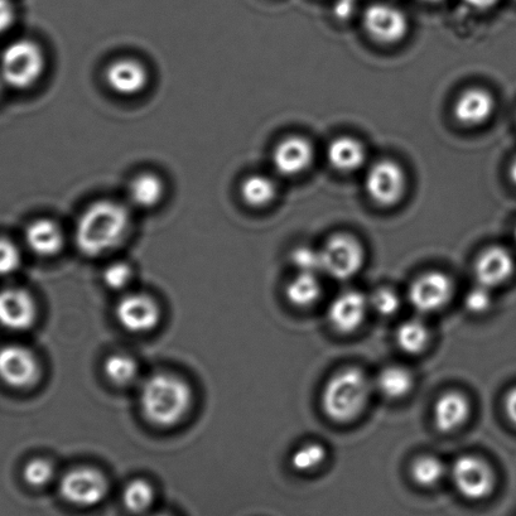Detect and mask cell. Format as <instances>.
Segmentation results:
<instances>
[{
  "label": "cell",
  "mask_w": 516,
  "mask_h": 516,
  "mask_svg": "<svg viewBox=\"0 0 516 516\" xmlns=\"http://www.w3.org/2000/svg\"><path fill=\"white\" fill-rule=\"evenodd\" d=\"M132 219L120 202L99 200L86 207L75 226V245L85 257L96 258L113 252L129 234Z\"/></svg>",
  "instance_id": "1"
},
{
  "label": "cell",
  "mask_w": 516,
  "mask_h": 516,
  "mask_svg": "<svg viewBox=\"0 0 516 516\" xmlns=\"http://www.w3.org/2000/svg\"><path fill=\"white\" fill-rule=\"evenodd\" d=\"M192 392L185 380L176 375L158 373L143 383L139 404L143 416L157 427H173L190 411Z\"/></svg>",
  "instance_id": "2"
},
{
  "label": "cell",
  "mask_w": 516,
  "mask_h": 516,
  "mask_svg": "<svg viewBox=\"0 0 516 516\" xmlns=\"http://www.w3.org/2000/svg\"><path fill=\"white\" fill-rule=\"evenodd\" d=\"M373 392L368 375L359 368H346L332 375L322 390V411L336 423H349L365 411Z\"/></svg>",
  "instance_id": "3"
},
{
  "label": "cell",
  "mask_w": 516,
  "mask_h": 516,
  "mask_svg": "<svg viewBox=\"0 0 516 516\" xmlns=\"http://www.w3.org/2000/svg\"><path fill=\"white\" fill-rule=\"evenodd\" d=\"M45 71V52L37 42L27 38L9 43L0 55V77L9 88L31 89Z\"/></svg>",
  "instance_id": "4"
},
{
  "label": "cell",
  "mask_w": 516,
  "mask_h": 516,
  "mask_svg": "<svg viewBox=\"0 0 516 516\" xmlns=\"http://www.w3.org/2000/svg\"><path fill=\"white\" fill-rule=\"evenodd\" d=\"M322 273L349 281L360 272L365 263V250L360 241L349 234L332 235L321 249Z\"/></svg>",
  "instance_id": "5"
},
{
  "label": "cell",
  "mask_w": 516,
  "mask_h": 516,
  "mask_svg": "<svg viewBox=\"0 0 516 516\" xmlns=\"http://www.w3.org/2000/svg\"><path fill=\"white\" fill-rule=\"evenodd\" d=\"M450 475L462 498L481 501L494 493L496 476L484 458L475 455L457 457L451 466Z\"/></svg>",
  "instance_id": "6"
},
{
  "label": "cell",
  "mask_w": 516,
  "mask_h": 516,
  "mask_svg": "<svg viewBox=\"0 0 516 516\" xmlns=\"http://www.w3.org/2000/svg\"><path fill=\"white\" fill-rule=\"evenodd\" d=\"M60 494L66 503L77 508H94L108 494V481L98 470L79 467L62 477Z\"/></svg>",
  "instance_id": "7"
},
{
  "label": "cell",
  "mask_w": 516,
  "mask_h": 516,
  "mask_svg": "<svg viewBox=\"0 0 516 516\" xmlns=\"http://www.w3.org/2000/svg\"><path fill=\"white\" fill-rule=\"evenodd\" d=\"M365 190L376 205H397L407 190V176L402 166L390 159H383L369 168L365 177Z\"/></svg>",
  "instance_id": "8"
},
{
  "label": "cell",
  "mask_w": 516,
  "mask_h": 516,
  "mask_svg": "<svg viewBox=\"0 0 516 516\" xmlns=\"http://www.w3.org/2000/svg\"><path fill=\"white\" fill-rule=\"evenodd\" d=\"M453 296V282L446 273L427 272L408 288V302L421 315H432L448 305Z\"/></svg>",
  "instance_id": "9"
},
{
  "label": "cell",
  "mask_w": 516,
  "mask_h": 516,
  "mask_svg": "<svg viewBox=\"0 0 516 516\" xmlns=\"http://www.w3.org/2000/svg\"><path fill=\"white\" fill-rule=\"evenodd\" d=\"M40 374V363L27 347L8 345L0 349V379L9 387H33L40 379Z\"/></svg>",
  "instance_id": "10"
},
{
  "label": "cell",
  "mask_w": 516,
  "mask_h": 516,
  "mask_svg": "<svg viewBox=\"0 0 516 516\" xmlns=\"http://www.w3.org/2000/svg\"><path fill=\"white\" fill-rule=\"evenodd\" d=\"M366 33L383 45H394L404 40L409 31L407 16L389 4H374L364 14Z\"/></svg>",
  "instance_id": "11"
},
{
  "label": "cell",
  "mask_w": 516,
  "mask_h": 516,
  "mask_svg": "<svg viewBox=\"0 0 516 516\" xmlns=\"http://www.w3.org/2000/svg\"><path fill=\"white\" fill-rule=\"evenodd\" d=\"M115 316L123 329L132 334H147L158 326L161 311L152 297L143 293H132L119 301Z\"/></svg>",
  "instance_id": "12"
},
{
  "label": "cell",
  "mask_w": 516,
  "mask_h": 516,
  "mask_svg": "<svg viewBox=\"0 0 516 516\" xmlns=\"http://www.w3.org/2000/svg\"><path fill=\"white\" fill-rule=\"evenodd\" d=\"M369 308V298L351 289L332 300L327 308V320L336 332L342 335L354 334L363 325Z\"/></svg>",
  "instance_id": "13"
},
{
  "label": "cell",
  "mask_w": 516,
  "mask_h": 516,
  "mask_svg": "<svg viewBox=\"0 0 516 516\" xmlns=\"http://www.w3.org/2000/svg\"><path fill=\"white\" fill-rule=\"evenodd\" d=\"M513 255L501 247H490L481 252L474 264L476 284L493 291L503 286L515 272Z\"/></svg>",
  "instance_id": "14"
},
{
  "label": "cell",
  "mask_w": 516,
  "mask_h": 516,
  "mask_svg": "<svg viewBox=\"0 0 516 516\" xmlns=\"http://www.w3.org/2000/svg\"><path fill=\"white\" fill-rule=\"evenodd\" d=\"M37 317V307L30 293L19 288L0 291V326L11 331H26Z\"/></svg>",
  "instance_id": "15"
},
{
  "label": "cell",
  "mask_w": 516,
  "mask_h": 516,
  "mask_svg": "<svg viewBox=\"0 0 516 516\" xmlns=\"http://www.w3.org/2000/svg\"><path fill=\"white\" fill-rule=\"evenodd\" d=\"M104 77L108 88L125 98L142 94L149 84L147 67L134 59L115 60L106 67Z\"/></svg>",
  "instance_id": "16"
},
{
  "label": "cell",
  "mask_w": 516,
  "mask_h": 516,
  "mask_svg": "<svg viewBox=\"0 0 516 516\" xmlns=\"http://www.w3.org/2000/svg\"><path fill=\"white\" fill-rule=\"evenodd\" d=\"M315 159V148L302 137H288L279 142L272 154L273 166L279 175L294 177L305 173Z\"/></svg>",
  "instance_id": "17"
},
{
  "label": "cell",
  "mask_w": 516,
  "mask_h": 516,
  "mask_svg": "<svg viewBox=\"0 0 516 516\" xmlns=\"http://www.w3.org/2000/svg\"><path fill=\"white\" fill-rule=\"evenodd\" d=\"M495 99L489 91L481 88L467 89L458 96L453 115L458 123L467 127H477L493 117L495 112Z\"/></svg>",
  "instance_id": "18"
},
{
  "label": "cell",
  "mask_w": 516,
  "mask_h": 516,
  "mask_svg": "<svg viewBox=\"0 0 516 516\" xmlns=\"http://www.w3.org/2000/svg\"><path fill=\"white\" fill-rule=\"evenodd\" d=\"M471 404L460 392H446L436 400L433 421L438 431L452 433L460 429L470 418Z\"/></svg>",
  "instance_id": "19"
},
{
  "label": "cell",
  "mask_w": 516,
  "mask_h": 516,
  "mask_svg": "<svg viewBox=\"0 0 516 516\" xmlns=\"http://www.w3.org/2000/svg\"><path fill=\"white\" fill-rule=\"evenodd\" d=\"M27 247L38 257H55L64 248V231L56 221L50 219H38L27 226L24 233Z\"/></svg>",
  "instance_id": "20"
},
{
  "label": "cell",
  "mask_w": 516,
  "mask_h": 516,
  "mask_svg": "<svg viewBox=\"0 0 516 516\" xmlns=\"http://www.w3.org/2000/svg\"><path fill=\"white\" fill-rule=\"evenodd\" d=\"M368 152L363 142L352 137L334 139L327 148V159L330 166L341 173L360 170L365 165Z\"/></svg>",
  "instance_id": "21"
},
{
  "label": "cell",
  "mask_w": 516,
  "mask_h": 516,
  "mask_svg": "<svg viewBox=\"0 0 516 516\" xmlns=\"http://www.w3.org/2000/svg\"><path fill=\"white\" fill-rule=\"evenodd\" d=\"M166 195V185L156 173H139L129 183L128 199L130 204L141 210L157 207Z\"/></svg>",
  "instance_id": "22"
},
{
  "label": "cell",
  "mask_w": 516,
  "mask_h": 516,
  "mask_svg": "<svg viewBox=\"0 0 516 516\" xmlns=\"http://www.w3.org/2000/svg\"><path fill=\"white\" fill-rule=\"evenodd\" d=\"M375 388L389 400L403 399L412 392L414 378L411 371L403 366H388L376 376Z\"/></svg>",
  "instance_id": "23"
},
{
  "label": "cell",
  "mask_w": 516,
  "mask_h": 516,
  "mask_svg": "<svg viewBox=\"0 0 516 516\" xmlns=\"http://www.w3.org/2000/svg\"><path fill=\"white\" fill-rule=\"evenodd\" d=\"M321 296L322 284L317 274L297 273V276L286 287L288 302L297 308L315 306Z\"/></svg>",
  "instance_id": "24"
},
{
  "label": "cell",
  "mask_w": 516,
  "mask_h": 516,
  "mask_svg": "<svg viewBox=\"0 0 516 516\" xmlns=\"http://www.w3.org/2000/svg\"><path fill=\"white\" fill-rule=\"evenodd\" d=\"M278 195L276 182L264 175H252L243 181L240 186V196L244 204L253 209L267 207Z\"/></svg>",
  "instance_id": "25"
},
{
  "label": "cell",
  "mask_w": 516,
  "mask_h": 516,
  "mask_svg": "<svg viewBox=\"0 0 516 516\" xmlns=\"http://www.w3.org/2000/svg\"><path fill=\"white\" fill-rule=\"evenodd\" d=\"M429 339H431V335H429L426 323L418 318H411V320L400 323L395 332V340H397L399 349L409 355L422 354L427 349Z\"/></svg>",
  "instance_id": "26"
},
{
  "label": "cell",
  "mask_w": 516,
  "mask_h": 516,
  "mask_svg": "<svg viewBox=\"0 0 516 516\" xmlns=\"http://www.w3.org/2000/svg\"><path fill=\"white\" fill-rule=\"evenodd\" d=\"M445 474V464L440 458L432 455L417 457L411 466L412 480L421 487H433L440 484Z\"/></svg>",
  "instance_id": "27"
},
{
  "label": "cell",
  "mask_w": 516,
  "mask_h": 516,
  "mask_svg": "<svg viewBox=\"0 0 516 516\" xmlns=\"http://www.w3.org/2000/svg\"><path fill=\"white\" fill-rule=\"evenodd\" d=\"M104 373L109 382L117 387H128L138 376V365L124 354L109 356L104 363Z\"/></svg>",
  "instance_id": "28"
},
{
  "label": "cell",
  "mask_w": 516,
  "mask_h": 516,
  "mask_svg": "<svg viewBox=\"0 0 516 516\" xmlns=\"http://www.w3.org/2000/svg\"><path fill=\"white\" fill-rule=\"evenodd\" d=\"M154 490L146 480L130 481L123 491V504L125 509L133 514L146 513L153 505Z\"/></svg>",
  "instance_id": "29"
},
{
  "label": "cell",
  "mask_w": 516,
  "mask_h": 516,
  "mask_svg": "<svg viewBox=\"0 0 516 516\" xmlns=\"http://www.w3.org/2000/svg\"><path fill=\"white\" fill-rule=\"evenodd\" d=\"M326 447L318 442H308L292 453L291 465L297 472H311L318 469L326 461Z\"/></svg>",
  "instance_id": "30"
},
{
  "label": "cell",
  "mask_w": 516,
  "mask_h": 516,
  "mask_svg": "<svg viewBox=\"0 0 516 516\" xmlns=\"http://www.w3.org/2000/svg\"><path fill=\"white\" fill-rule=\"evenodd\" d=\"M368 298L371 310L383 317L394 316L402 306L399 294L387 287L376 289Z\"/></svg>",
  "instance_id": "31"
},
{
  "label": "cell",
  "mask_w": 516,
  "mask_h": 516,
  "mask_svg": "<svg viewBox=\"0 0 516 516\" xmlns=\"http://www.w3.org/2000/svg\"><path fill=\"white\" fill-rule=\"evenodd\" d=\"M55 476V467L45 458H35L28 462L23 469V479L32 487H43Z\"/></svg>",
  "instance_id": "32"
},
{
  "label": "cell",
  "mask_w": 516,
  "mask_h": 516,
  "mask_svg": "<svg viewBox=\"0 0 516 516\" xmlns=\"http://www.w3.org/2000/svg\"><path fill=\"white\" fill-rule=\"evenodd\" d=\"M291 263L298 273L318 274L322 272L321 250L308 247L294 249L291 254Z\"/></svg>",
  "instance_id": "33"
},
{
  "label": "cell",
  "mask_w": 516,
  "mask_h": 516,
  "mask_svg": "<svg viewBox=\"0 0 516 516\" xmlns=\"http://www.w3.org/2000/svg\"><path fill=\"white\" fill-rule=\"evenodd\" d=\"M106 287L122 291L133 279V269L128 263L115 262L106 267L103 274Z\"/></svg>",
  "instance_id": "34"
},
{
  "label": "cell",
  "mask_w": 516,
  "mask_h": 516,
  "mask_svg": "<svg viewBox=\"0 0 516 516\" xmlns=\"http://www.w3.org/2000/svg\"><path fill=\"white\" fill-rule=\"evenodd\" d=\"M464 303L466 310L472 315H484L493 306L491 289L476 284L466 293Z\"/></svg>",
  "instance_id": "35"
},
{
  "label": "cell",
  "mask_w": 516,
  "mask_h": 516,
  "mask_svg": "<svg viewBox=\"0 0 516 516\" xmlns=\"http://www.w3.org/2000/svg\"><path fill=\"white\" fill-rule=\"evenodd\" d=\"M21 252L13 241L0 238V276H11L21 265Z\"/></svg>",
  "instance_id": "36"
},
{
  "label": "cell",
  "mask_w": 516,
  "mask_h": 516,
  "mask_svg": "<svg viewBox=\"0 0 516 516\" xmlns=\"http://www.w3.org/2000/svg\"><path fill=\"white\" fill-rule=\"evenodd\" d=\"M17 12L12 0H0V35L11 30L16 22Z\"/></svg>",
  "instance_id": "37"
},
{
  "label": "cell",
  "mask_w": 516,
  "mask_h": 516,
  "mask_svg": "<svg viewBox=\"0 0 516 516\" xmlns=\"http://www.w3.org/2000/svg\"><path fill=\"white\" fill-rule=\"evenodd\" d=\"M504 411L509 421L516 426V387L511 388L504 398Z\"/></svg>",
  "instance_id": "38"
},
{
  "label": "cell",
  "mask_w": 516,
  "mask_h": 516,
  "mask_svg": "<svg viewBox=\"0 0 516 516\" xmlns=\"http://www.w3.org/2000/svg\"><path fill=\"white\" fill-rule=\"evenodd\" d=\"M470 7L479 9V11H486V9L493 8L499 3V0H465Z\"/></svg>",
  "instance_id": "39"
},
{
  "label": "cell",
  "mask_w": 516,
  "mask_h": 516,
  "mask_svg": "<svg viewBox=\"0 0 516 516\" xmlns=\"http://www.w3.org/2000/svg\"><path fill=\"white\" fill-rule=\"evenodd\" d=\"M509 175L511 181H513L514 185L516 186V158L514 159V162L511 163Z\"/></svg>",
  "instance_id": "40"
},
{
  "label": "cell",
  "mask_w": 516,
  "mask_h": 516,
  "mask_svg": "<svg viewBox=\"0 0 516 516\" xmlns=\"http://www.w3.org/2000/svg\"><path fill=\"white\" fill-rule=\"evenodd\" d=\"M6 86H7V85H6V84H4V81H3L2 77H0V96H2V95H3V93H4V91H3V90H4V88H6Z\"/></svg>",
  "instance_id": "41"
},
{
  "label": "cell",
  "mask_w": 516,
  "mask_h": 516,
  "mask_svg": "<svg viewBox=\"0 0 516 516\" xmlns=\"http://www.w3.org/2000/svg\"><path fill=\"white\" fill-rule=\"evenodd\" d=\"M426 2L437 3V2H441V0H426Z\"/></svg>",
  "instance_id": "42"
},
{
  "label": "cell",
  "mask_w": 516,
  "mask_h": 516,
  "mask_svg": "<svg viewBox=\"0 0 516 516\" xmlns=\"http://www.w3.org/2000/svg\"><path fill=\"white\" fill-rule=\"evenodd\" d=\"M154 516H171V515H168V514H157V515H154Z\"/></svg>",
  "instance_id": "43"
},
{
  "label": "cell",
  "mask_w": 516,
  "mask_h": 516,
  "mask_svg": "<svg viewBox=\"0 0 516 516\" xmlns=\"http://www.w3.org/2000/svg\"><path fill=\"white\" fill-rule=\"evenodd\" d=\"M514 240H515V244H516V228L514 230Z\"/></svg>",
  "instance_id": "44"
},
{
  "label": "cell",
  "mask_w": 516,
  "mask_h": 516,
  "mask_svg": "<svg viewBox=\"0 0 516 516\" xmlns=\"http://www.w3.org/2000/svg\"><path fill=\"white\" fill-rule=\"evenodd\" d=\"M515 2H516V0H515Z\"/></svg>",
  "instance_id": "45"
}]
</instances>
